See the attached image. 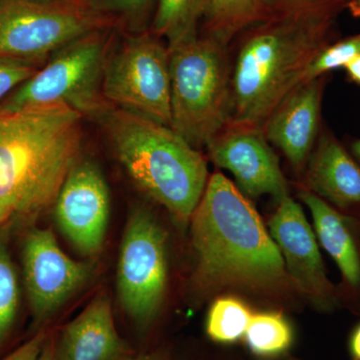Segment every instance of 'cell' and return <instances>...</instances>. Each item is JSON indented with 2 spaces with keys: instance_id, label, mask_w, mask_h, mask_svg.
Segmentation results:
<instances>
[{
  "instance_id": "1",
  "label": "cell",
  "mask_w": 360,
  "mask_h": 360,
  "mask_svg": "<svg viewBox=\"0 0 360 360\" xmlns=\"http://www.w3.org/2000/svg\"><path fill=\"white\" fill-rule=\"evenodd\" d=\"M82 118L66 106L0 113V229L25 226L53 205L79 160Z\"/></svg>"
},
{
  "instance_id": "2",
  "label": "cell",
  "mask_w": 360,
  "mask_h": 360,
  "mask_svg": "<svg viewBox=\"0 0 360 360\" xmlns=\"http://www.w3.org/2000/svg\"><path fill=\"white\" fill-rule=\"evenodd\" d=\"M191 219L201 291L271 290L285 283L281 251L248 196L224 174L208 179Z\"/></svg>"
},
{
  "instance_id": "3",
  "label": "cell",
  "mask_w": 360,
  "mask_h": 360,
  "mask_svg": "<svg viewBox=\"0 0 360 360\" xmlns=\"http://www.w3.org/2000/svg\"><path fill=\"white\" fill-rule=\"evenodd\" d=\"M336 18L271 15L236 37L229 123L262 129L277 104L304 80L310 63L336 40Z\"/></svg>"
},
{
  "instance_id": "4",
  "label": "cell",
  "mask_w": 360,
  "mask_h": 360,
  "mask_svg": "<svg viewBox=\"0 0 360 360\" xmlns=\"http://www.w3.org/2000/svg\"><path fill=\"white\" fill-rule=\"evenodd\" d=\"M91 120L136 186L177 221L188 222L208 181L202 153L172 127L108 101Z\"/></svg>"
},
{
  "instance_id": "5",
  "label": "cell",
  "mask_w": 360,
  "mask_h": 360,
  "mask_svg": "<svg viewBox=\"0 0 360 360\" xmlns=\"http://www.w3.org/2000/svg\"><path fill=\"white\" fill-rule=\"evenodd\" d=\"M168 49L170 127L200 150L229 122L231 45L198 34Z\"/></svg>"
},
{
  "instance_id": "6",
  "label": "cell",
  "mask_w": 360,
  "mask_h": 360,
  "mask_svg": "<svg viewBox=\"0 0 360 360\" xmlns=\"http://www.w3.org/2000/svg\"><path fill=\"white\" fill-rule=\"evenodd\" d=\"M111 40L105 28L58 49L0 104V113L66 106L91 118L106 103L103 77Z\"/></svg>"
},
{
  "instance_id": "7",
  "label": "cell",
  "mask_w": 360,
  "mask_h": 360,
  "mask_svg": "<svg viewBox=\"0 0 360 360\" xmlns=\"http://www.w3.org/2000/svg\"><path fill=\"white\" fill-rule=\"evenodd\" d=\"M169 49L158 35L127 37L108 51L103 96L108 103L172 125Z\"/></svg>"
},
{
  "instance_id": "8",
  "label": "cell",
  "mask_w": 360,
  "mask_h": 360,
  "mask_svg": "<svg viewBox=\"0 0 360 360\" xmlns=\"http://www.w3.org/2000/svg\"><path fill=\"white\" fill-rule=\"evenodd\" d=\"M110 20L79 4L59 0H4L0 4V56L47 61L54 52Z\"/></svg>"
},
{
  "instance_id": "9",
  "label": "cell",
  "mask_w": 360,
  "mask_h": 360,
  "mask_svg": "<svg viewBox=\"0 0 360 360\" xmlns=\"http://www.w3.org/2000/svg\"><path fill=\"white\" fill-rule=\"evenodd\" d=\"M167 283V238L153 213L143 206L130 212L118 255V300L125 314L148 328L158 314Z\"/></svg>"
},
{
  "instance_id": "10",
  "label": "cell",
  "mask_w": 360,
  "mask_h": 360,
  "mask_svg": "<svg viewBox=\"0 0 360 360\" xmlns=\"http://www.w3.org/2000/svg\"><path fill=\"white\" fill-rule=\"evenodd\" d=\"M23 285L33 319L41 323L77 292L94 274V264L68 257L49 229L32 227L21 250Z\"/></svg>"
},
{
  "instance_id": "11",
  "label": "cell",
  "mask_w": 360,
  "mask_h": 360,
  "mask_svg": "<svg viewBox=\"0 0 360 360\" xmlns=\"http://www.w3.org/2000/svg\"><path fill=\"white\" fill-rule=\"evenodd\" d=\"M53 205L58 229L71 245L89 257L99 252L110 221V194L98 165L78 160Z\"/></svg>"
},
{
  "instance_id": "12",
  "label": "cell",
  "mask_w": 360,
  "mask_h": 360,
  "mask_svg": "<svg viewBox=\"0 0 360 360\" xmlns=\"http://www.w3.org/2000/svg\"><path fill=\"white\" fill-rule=\"evenodd\" d=\"M270 236L296 285L323 312L340 307L338 288L329 281L316 238L302 206L290 195L278 201L269 220Z\"/></svg>"
},
{
  "instance_id": "13",
  "label": "cell",
  "mask_w": 360,
  "mask_h": 360,
  "mask_svg": "<svg viewBox=\"0 0 360 360\" xmlns=\"http://www.w3.org/2000/svg\"><path fill=\"white\" fill-rule=\"evenodd\" d=\"M206 149L215 165L233 174L245 195L269 194L277 202L288 195L278 158L262 129L227 123Z\"/></svg>"
},
{
  "instance_id": "14",
  "label": "cell",
  "mask_w": 360,
  "mask_h": 360,
  "mask_svg": "<svg viewBox=\"0 0 360 360\" xmlns=\"http://www.w3.org/2000/svg\"><path fill=\"white\" fill-rule=\"evenodd\" d=\"M328 75L303 80L274 111L262 130L269 143L281 150L297 174L304 172L321 127V106Z\"/></svg>"
},
{
  "instance_id": "15",
  "label": "cell",
  "mask_w": 360,
  "mask_h": 360,
  "mask_svg": "<svg viewBox=\"0 0 360 360\" xmlns=\"http://www.w3.org/2000/svg\"><path fill=\"white\" fill-rule=\"evenodd\" d=\"M300 198L311 213L319 243L340 269V304L360 314V217L338 212L305 187Z\"/></svg>"
},
{
  "instance_id": "16",
  "label": "cell",
  "mask_w": 360,
  "mask_h": 360,
  "mask_svg": "<svg viewBox=\"0 0 360 360\" xmlns=\"http://www.w3.org/2000/svg\"><path fill=\"white\" fill-rule=\"evenodd\" d=\"M305 188L338 212L360 217V165L330 130L322 129L304 170Z\"/></svg>"
},
{
  "instance_id": "17",
  "label": "cell",
  "mask_w": 360,
  "mask_h": 360,
  "mask_svg": "<svg viewBox=\"0 0 360 360\" xmlns=\"http://www.w3.org/2000/svg\"><path fill=\"white\" fill-rule=\"evenodd\" d=\"M58 360H131V348L118 335L110 300L96 296L63 328L56 341Z\"/></svg>"
},
{
  "instance_id": "18",
  "label": "cell",
  "mask_w": 360,
  "mask_h": 360,
  "mask_svg": "<svg viewBox=\"0 0 360 360\" xmlns=\"http://www.w3.org/2000/svg\"><path fill=\"white\" fill-rule=\"evenodd\" d=\"M264 18L262 0H207L202 34L231 45L243 30Z\"/></svg>"
},
{
  "instance_id": "19",
  "label": "cell",
  "mask_w": 360,
  "mask_h": 360,
  "mask_svg": "<svg viewBox=\"0 0 360 360\" xmlns=\"http://www.w3.org/2000/svg\"><path fill=\"white\" fill-rule=\"evenodd\" d=\"M207 0H158L153 30L167 46L198 37V23L203 20Z\"/></svg>"
},
{
  "instance_id": "20",
  "label": "cell",
  "mask_w": 360,
  "mask_h": 360,
  "mask_svg": "<svg viewBox=\"0 0 360 360\" xmlns=\"http://www.w3.org/2000/svg\"><path fill=\"white\" fill-rule=\"evenodd\" d=\"M248 347L258 356H276L292 342V330L283 315L276 311L253 314L245 335Z\"/></svg>"
},
{
  "instance_id": "21",
  "label": "cell",
  "mask_w": 360,
  "mask_h": 360,
  "mask_svg": "<svg viewBox=\"0 0 360 360\" xmlns=\"http://www.w3.org/2000/svg\"><path fill=\"white\" fill-rule=\"evenodd\" d=\"M252 315L250 307L239 298H219L208 311L206 333L215 342H236L245 338Z\"/></svg>"
},
{
  "instance_id": "22",
  "label": "cell",
  "mask_w": 360,
  "mask_h": 360,
  "mask_svg": "<svg viewBox=\"0 0 360 360\" xmlns=\"http://www.w3.org/2000/svg\"><path fill=\"white\" fill-rule=\"evenodd\" d=\"M8 234L0 229V347L13 330L20 300V279L9 251Z\"/></svg>"
},
{
  "instance_id": "23",
  "label": "cell",
  "mask_w": 360,
  "mask_h": 360,
  "mask_svg": "<svg viewBox=\"0 0 360 360\" xmlns=\"http://www.w3.org/2000/svg\"><path fill=\"white\" fill-rule=\"evenodd\" d=\"M360 54V32L342 39H336L321 49L310 63L304 80L328 75L345 66Z\"/></svg>"
},
{
  "instance_id": "24",
  "label": "cell",
  "mask_w": 360,
  "mask_h": 360,
  "mask_svg": "<svg viewBox=\"0 0 360 360\" xmlns=\"http://www.w3.org/2000/svg\"><path fill=\"white\" fill-rule=\"evenodd\" d=\"M266 18L286 14H321L338 18L348 0H262Z\"/></svg>"
},
{
  "instance_id": "25",
  "label": "cell",
  "mask_w": 360,
  "mask_h": 360,
  "mask_svg": "<svg viewBox=\"0 0 360 360\" xmlns=\"http://www.w3.org/2000/svg\"><path fill=\"white\" fill-rule=\"evenodd\" d=\"M46 61L0 56V104Z\"/></svg>"
},
{
  "instance_id": "26",
  "label": "cell",
  "mask_w": 360,
  "mask_h": 360,
  "mask_svg": "<svg viewBox=\"0 0 360 360\" xmlns=\"http://www.w3.org/2000/svg\"><path fill=\"white\" fill-rule=\"evenodd\" d=\"M89 11L98 14L108 13L117 14L125 18L141 20L146 18L153 0H86Z\"/></svg>"
},
{
  "instance_id": "27",
  "label": "cell",
  "mask_w": 360,
  "mask_h": 360,
  "mask_svg": "<svg viewBox=\"0 0 360 360\" xmlns=\"http://www.w3.org/2000/svg\"><path fill=\"white\" fill-rule=\"evenodd\" d=\"M47 338L49 336L44 331H39L1 360H35L41 352Z\"/></svg>"
},
{
  "instance_id": "28",
  "label": "cell",
  "mask_w": 360,
  "mask_h": 360,
  "mask_svg": "<svg viewBox=\"0 0 360 360\" xmlns=\"http://www.w3.org/2000/svg\"><path fill=\"white\" fill-rule=\"evenodd\" d=\"M347 72V79L352 84L360 86V54L352 58L347 65L345 66Z\"/></svg>"
},
{
  "instance_id": "29",
  "label": "cell",
  "mask_w": 360,
  "mask_h": 360,
  "mask_svg": "<svg viewBox=\"0 0 360 360\" xmlns=\"http://www.w3.org/2000/svg\"><path fill=\"white\" fill-rule=\"evenodd\" d=\"M348 350H349L352 360H360V323L352 330L348 341Z\"/></svg>"
},
{
  "instance_id": "30",
  "label": "cell",
  "mask_w": 360,
  "mask_h": 360,
  "mask_svg": "<svg viewBox=\"0 0 360 360\" xmlns=\"http://www.w3.org/2000/svg\"><path fill=\"white\" fill-rule=\"evenodd\" d=\"M35 360H58L56 352V341L52 338H47L41 352Z\"/></svg>"
},
{
  "instance_id": "31",
  "label": "cell",
  "mask_w": 360,
  "mask_h": 360,
  "mask_svg": "<svg viewBox=\"0 0 360 360\" xmlns=\"http://www.w3.org/2000/svg\"><path fill=\"white\" fill-rule=\"evenodd\" d=\"M347 149L350 155L354 156V160H356L360 165V139H354V141H350L349 144H348Z\"/></svg>"
},
{
  "instance_id": "32",
  "label": "cell",
  "mask_w": 360,
  "mask_h": 360,
  "mask_svg": "<svg viewBox=\"0 0 360 360\" xmlns=\"http://www.w3.org/2000/svg\"><path fill=\"white\" fill-rule=\"evenodd\" d=\"M347 8L354 18H360V0H348Z\"/></svg>"
},
{
  "instance_id": "33",
  "label": "cell",
  "mask_w": 360,
  "mask_h": 360,
  "mask_svg": "<svg viewBox=\"0 0 360 360\" xmlns=\"http://www.w3.org/2000/svg\"><path fill=\"white\" fill-rule=\"evenodd\" d=\"M28 1L44 2V4H49V2H56L59 1V0H28Z\"/></svg>"
},
{
  "instance_id": "34",
  "label": "cell",
  "mask_w": 360,
  "mask_h": 360,
  "mask_svg": "<svg viewBox=\"0 0 360 360\" xmlns=\"http://www.w3.org/2000/svg\"><path fill=\"white\" fill-rule=\"evenodd\" d=\"M131 360H155V359H151V357H149V356H141V357H137V359H132Z\"/></svg>"
},
{
  "instance_id": "35",
  "label": "cell",
  "mask_w": 360,
  "mask_h": 360,
  "mask_svg": "<svg viewBox=\"0 0 360 360\" xmlns=\"http://www.w3.org/2000/svg\"><path fill=\"white\" fill-rule=\"evenodd\" d=\"M2 1H4V0H0V4H1Z\"/></svg>"
}]
</instances>
